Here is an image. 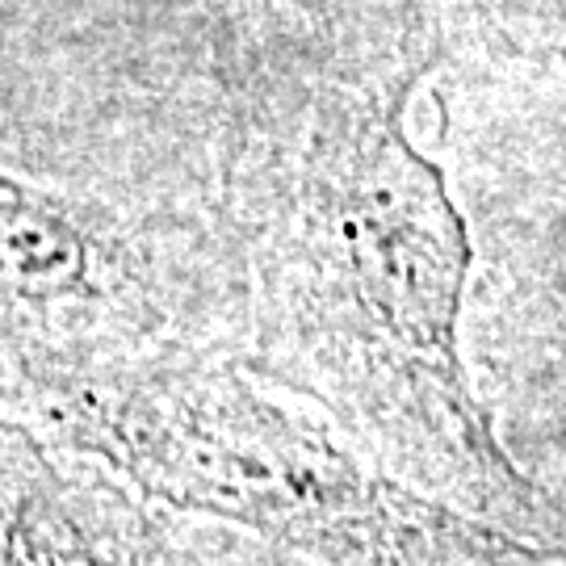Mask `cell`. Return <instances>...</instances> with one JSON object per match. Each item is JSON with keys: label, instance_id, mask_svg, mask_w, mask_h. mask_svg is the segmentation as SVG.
Masks as SVG:
<instances>
[{"label": "cell", "instance_id": "2", "mask_svg": "<svg viewBox=\"0 0 566 566\" xmlns=\"http://www.w3.org/2000/svg\"><path fill=\"white\" fill-rule=\"evenodd\" d=\"M25 403L63 446L84 449L172 507L252 528L327 566H558L348 446L327 420L285 407L235 369L93 365L46 357L21 374Z\"/></svg>", "mask_w": 566, "mask_h": 566}, {"label": "cell", "instance_id": "3", "mask_svg": "<svg viewBox=\"0 0 566 566\" xmlns=\"http://www.w3.org/2000/svg\"><path fill=\"white\" fill-rule=\"evenodd\" d=\"M4 566H172L156 521L118 483L4 424Z\"/></svg>", "mask_w": 566, "mask_h": 566}, {"label": "cell", "instance_id": "1", "mask_svg": "<svg viewBox=\"0 0 566 566\" xmlns=\"http://www.w3.org/2000/svg\"><path fill=\"white\" fill-rule=\"evenodd\" d=\"M424 63L315 114L256 231L261 348L399 479L483 516L542 512L462 365L470 235L446 172L403 130Z\"/></svg>", "mask_w": 566, "mask_h": 566}]
</instances>
